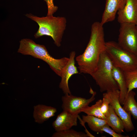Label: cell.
Returning a JSON list of instances; mask_svg holds the SVG:
<instances>
[{
    "label": "cell",
    "instance_id": "6da1fadb",
    "mask_svg": "<svg viewBox=\"0 0 137 137\" xmlns=\"http://www.w3.org/2000/svg\"><path fill=\"white\" fill-rule=\"evenodd\" d=\"M103 25L95 22L92 25L89 41L83 53L76 58L80 73L91 75L95 70L101 54L105 50Z\"/></svg>",
    "mask_w": 137,
    "mask_h": 137
},
{
    "label": "cell",
    "instance_id": "7a4b0ae2",
    "mask_svg": "<svg viewBox=\"0 0 137 137\" xmlns=\"http://www.w3.org/2000/svg\"><path fill=\"white\" fill-rule=\"evenodd\" d=\"M17 52L24 55L31 56L44 61L60 77L64 67L69 60V58L66 57L59 59L54 58L49 54L45 46L37 44L32 40L28 38L23 39L20 41Z\"/></svg>",
    "mask_w": 137,
    "mask_h": 137
},
{
    "label": "cell",
    "instance_id": "3957f363",
    "mask_svg": "<svg viewBox=\"0 0 137 137\" xmlns=\"http://www.w3.org/2000/svg\"><path fill=\"white\" fill-rule=\"evenodd\" d=\"M25 16L36 22L39 26L37 31L34 35L35 38L44 36L50 37L54 43L58 47L61 45V43L66 26V20L63 17H55L47 15L39 17L29 13Z\"/></svg>",
    "mask_w": 137,
    "mask_h": 137
},
{
    "label": "cell",
    "instance_id": "277c9868",
    "mask_svg": "<svg viewBox=\"0 0 137 137\" xmlns=\"http://www.w3.org/2000/svg\"><path fill=\"white\" fill-rule=\"evenodd\" d=\"M113 65L105 50L101 54L95 71L91 75L100 92L119 90L112 74Z\"/></svg>",
    "mask_w": 137,
    "mask_h": 137
},
{
    "label": "cell",
    "instance_id": "5b68a950",
    "mask_svg": "<svg viewBox=\"0 0 137 137\" xmlns=\"http://www.w3.org/2000/svg\"><path fill=\"white\" fill-rule=\"evenodd\" d=\"M105 51L113 66L124 72L137 68V57L113 41L106 42Z\"/></svg>",
    "mask_w": 137,
    "mask_h": 137
},
{
    "label": "cell",
    "instance_id": "8992f818",
    "mask_svg": "<svg viewBox=\"0 0 137 137\" xmlns=\"http://www.w3.org/2000/svg\"><path fill=\"white\" fill-rule=\"evenodd\" d=\"M120 24L118 44L137 57V25L129 23Z\"/></svg>",
    "mask_w": 137,
    "mask_h": 137
},
{
    "label": "cell",
    "instance_id": "52a82bcc",
    "mask_svg": "<svg viewBox=\"0 0 137 137\" xmlns=\"http://www.w3.org/2000/svg\"><path fill=\"white\" fill-rule=\"evenodd\" d=\"M90 91L92 95L88 99L74 96L71 94H65L61 98V107L63 110L73 114H78L82 112L84 108L88 106L95 99L96 92L93 91L91 88Z\"/></svg>",
    "mask_w": 137,
    "mask_h": 137
},
{
    "label": "cell",
    "instance_id": "ba28073f",
    "mask_svg": "<svg viewBox=\"0 0 137 137\" xmlns=\"http://www.w3.org/2000/svg\"><path fill=\"white\" fill-rule=\"evenodd\" d=\"M120 92L119 90H110L103 94V97L107 98L116 114L123 121L125 129L127 132H131L134 129L132 123L131 115L127 112L121 105L119 101Z\"/></svg>",
    "mask_w": 137,
    "mask_h": 137
},
{
    "label": "cell",
    "instance_id": "9c48e42d",
    "mask_svg": "<svg viewBox=\"0 0 137 137\" xmlns=\"http://www.w3.org/2000/svg\"><path fill=\"white\" fill-rule=\"evenodd\" d=\"M75 52L74 51L70 53L69 60L63 70L61 77V80L59 87L64 94H71L68 86L69 80L73 75L79 73L75 65Z\"/></svg>",
    "mask_w": 137,
    "mask_h": 137
},
{
    "label": "cell",
    "instance_id": "30bf717a",
    "mask_svg": "<svg viewBox=\"0 0 137 137\" xmlns=\"http://www.w3.org/2000/svg\"><path fill=\"white\" fill-rule=\"evenodd\" d=\"M78 114H73L66 111H63L57 115L52 123L56 132H60L70 129L77 125Z\"/></svg>",
    "mask_w": 137,
    "mask_h": 137
},
{
    "label": "cell",
    "instance_id": "8fae6325",
    "mask_svg": "<svg viewBox=\"0 0 137 137\" xmlns=\"http://www.w3.org/2000/svg\"><path fill=\"white\" fill-rule=\"evenodd\" d=\"M117 13V21L120 24L129 23L137 25V0H127L124 7Z\"/></svg>",
    "mask_w": 137,
    "mask_h": 137
},
{
    "label": "cell",
    "instance_id": "7c38bea8",
    "mask_svg": "<svg viewBox=\"0 0 137 137\" xmlns=\"http://www.w3.org/2000/svg\"><path fill=\"white\" fill-rule=\"evenodd\" d=\"M127 0H106L105 8L100 23L103 25L114 21L118 11L125 7Z\"/></svg>",
    "mask_w": 137,
    "mask_h": 137
},
{
    "label": "cell",
    "instance_id": "4fadbf2b",
    "mask_svg": "<svg viewBox=\"0 0 137 137\" xmlns=\"http://www.w3.org/2000/svg\"><path fill=\"white\" fill-rule=\"evenodd\" d=\"M57 112L55 107L38 104L33 107V117L35 122L41 124L54 116Z\"/></svg>",
    "mask_w": 137,
    "mask_h": 137
},
{
    "label": "cell",
    "instance_id": "5bb4252c",
    "mask_svg": "<svg viewBox=\"0 0 137 137\" xmlns=\"http://www.w3.org/2000/svg\"><path fill=\"white\" fill-rule=\"evenodd\" d=\"M112 74L119 88L120 92L119 102L121 105H123L128 92L124 72L113 66Z\"/></svg>",
    "mask_w": 137,
    "mask_h": 137
},
{
    "label": "cell",
    "instance_id": "9a60e30c",
    "mask_svg": "<svg viewBox=\"0 0 137 137\" xmlns=\"http://www.w3.org/2000/svg\"><path fill=\"white\" fill-rule=\"evenodd\" d=\"M106 117L107 124L115 132L120 133L124 132L125 127L124 123L116 114L110 105L108 114Z\"/></svg>",
    "mask_w": 137,
    "mask_h": 137
},
{
    "label": "cell",
    "instance_id": "2e32d148",
    "mask_svg": "<svg viewBox=\"0 0 137 137\" xmlns=\"http://www.w3.org/2000/svg\"><path fill=\"white\" fill-rule=\"evenodd\" d=\"M82 121L85 123H87L89 128L92 131L101 133L104 132L102 131V129L107 124L105 119L87 115H82Z\"/></svg>",
    "mask_w": 137,
    "mask_h": 137
},
{
    "label": "cell",
    "instance_id": "e0dca14e",
    "mask_svg": "<svg viewBox=\"0 0 137 137\" xmlns=\"http://www.w3.org/2000/svg\"><path fill=\"white\" fill-rule=\"evenodd\" d=\"M136 93L131 90L128 93L125 99L123 108L130 113L135 120L137 119V102L135 99Z\"/></svg>",
    "mask_w": 137,
    "mask_h": 137
},
{
    "label": "cell",
    "instance_id": "ac0fdd59",
    "mask_svg": "<svg viewBox=\"0 0 137 137\" xmlns=\"http://www.w3.org/2000/svg\"><path fill=\"white\" fill-rule=\"evenodd\" d=\"M102 102V100H98L94 104L91 106H88L84 108L82 112H84L87 115H92L99 118L105 119L106 117L102 113L100 110V107Z\"/></svg>",
    "mask_w": 137,
    "mask_h": 137
},
{
    "label": "cell",
    "instance_id": "d6986e66",
    "mask_svg": "<svg viewBox=\"0 0 137 137\" xmlns=\"http://www.w3.org/2000/svg\"><path fill=\"white\" fill-rule=\"evenodd\" d=\"M124 73L128 92L137 88V68Z\"/></svg>",
    "mask_w": 137,
    "mask_h": 137
},
{
    "label": "cell",
    "instance_id": "ffe728a7",
    "mask_svg": "<svg viewBox=\"0 0 137 137\" xmlns=\"http://www.w3.org/2000/svg\"><path fill=\"white\" fill-rule=\"evenodd\" d=\"M52 137H88L86 133L71 129L60 132H56Z\"/></svg>",
    "mask_w": 137,
    "mask_h": 137
},
{
    "label": "cell",
    "instance_id": "44dd1931",
    "mask_svg": "<svg viewBox=\"0 0 137 137\" xmlns=\"http://www.w3.org/2000/svg\"><path fill=\"white\" fill-rule=\"evenodd\" d=\"M102 131L105 132L113 137H129L128 135H125L121 134V133H118L115 132L111 128L110 126L106 124L102 128Z\"/></svg>",
    "mask_w": 137,
    "mask_h": 137
},
{
    "label": "cell",
    "instance_id": "7402d4cb",
    "mask_svg": "<svg viewBox=\"0 0 137 137\" xmlns=\"http://www.w3.org/2000/svg\"><path fill=\"white\" fill-rule=\"evenodd\" d=\"M54 0H44L46 3L47 7V15L52 16L57 10L58 7L55 6L53 2Z\"/></svg>",
    "mask_w": 137,
    "mask_h": 137
},
{
    "label": "cell",
    "instance_id": "603a6c76",
    "mask_svg": "<svg viewBox=\"0 0 137 137\" xmlns=\"http://www.w3.org/2000/svg\"><path fill=\"white\" fill-rule=\"evenodd\" d=\"M102 101L100 110L102 113L106 117L109 113L110 102L107 98L104 97H103Z\"/></svg>",
    "mask_w": 137,
    "mask_h": 137
}]
</instances>
